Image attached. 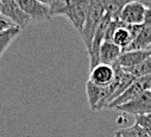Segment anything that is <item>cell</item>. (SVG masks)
Segmentation results:
<instances>
[{
	"label": "cell",
	"mask_w": 151,
	"mask_h": 137,
	"mask_svg": "<svg viewBox=\"0 0 151 137\" xmlns=\"http://www.w3.org/2000/svg\"><path fill=\"white\" fill-rule=\"evenodd\" d=\"M89 1L91 0H70L69 4H62L55 1L49 9L51 17L52 16L65 17L73 24L75 30L79 33H81L88 14Z\"/></svg>",
	"instance_id": "6da1fadb"
},
{
	"label": "cell",
	"mask_w": 151,
	"mask_h": 137,
	"mask_svg": "<svg viewBox=\"0 0 151 137\" xmlns=\"http://www.w3.org/2000/svg\"><path fill=\"white\" fill-rule=\"evenodd\" d=\"M105 13L106 12H105L104 5H102V0H91L88 14H87L86 22L83 24V29L80 33L87 51L91 49L92 41L95 35L96 27H98L99 23L101 22L102 17L105 16Z\"/></svg>",
	"instance_id": "7a4b0ae2"
},
{
	"label": "cell",
	"mask_w": 151,
	"mask_h": 137,
	"mask_svg": "<svg viewBox=\"0 0 151 137\" xmlns=\"http://www.w3.org/2000/svg\"><path fill=\"white\" fill-rule=\"evenodd\" d=\"M137 25H127L123 23L119 18L112 19L109 23V26L106 31V38L107 41H112L114 44H117L123 51L129 47L131 43L134 30Z\"/></svg>",
	"instance_id": "3957f363"
},
{
	"label": "cell",
	"mask_w": 151,
	"mask_h": 137,
	"mask_svg": "<svg viewBox=\"0 0 151 137\" xmlns=\"http://www.w3.org/2000/svg\"><path fill=\"white\" fill-rule=\"evenodd\" d=\"M151 87V75H146L143 78H137L118 98H116L111 104L107 106V109H116L123 104L133 100L143 92L150 89Z\"/></svg>",
	"instance_id": "277c9868"
},
{
	"label": "cell",
	"mask_w": 151,
	"mask_h": 137,
	"mask_svg": "<svg viewBox=\"0 0 151 137\" xmlns=\"http://www.w3.org/2000/svg\"><path fill=\"white\" fill-rule=\"evenodd\" d=\"M0 14L3 18L7 19L22 30L32 22L31 18L20 9V6L14 0H3L1 6H0Z\"/></svg>",
	"instance_id": "5b68a950"
},
{
	"label": "cell",
	"mask_w": 151,
	"mask_h": 137,
	"mask_svg": "<svg viewBox=\"0 0 151 137\" xmlns=\"http://www.w3.org/2000/svg\"><path fill=\"white\" fill-rule=\"evenodd\" d=\"M116 109L123 111L124 113H130L134 116L150 115L151 113V89L143 92L133 100L126 102V104H123Z\"/></svg>",
	"instance_id": "8992f818"
},
{
	"label": "cell",
	"mask_w": 151,
	"mask_h": 137,
	"mask_svg": "<svg viewBox=\"0 0 151 137\" xmlns=\"http://www.w3.org/2000/svg\"><path fill=\"white\" fill-rule=\"evenodd\" d=\"M14 1L31 18L32 22H44L51 18L49 6L41 4L38 0H14Z\"/></svg>",
	"instance_id": "52a82bcc"
},
{
	"label": "cell",
	"mask_w": 151,
	"mask_h": 137,
	"mask_svg": "<svg viewBox=\"0 0 151 137\" xmlns=\"http://www.w3.org/2000/svg\"><path fill=\"white\" fill-rule=\"evenodd\" d=\"M146 7L138 0L127 3L120 11L119 19L127 25H142L144 22Z\"/></svg>",
	"instance_id": "ba28073f"
},
{
	"label": "cell",
	"mask_w": 151,
	"mask_h": 137,
	"mask_svg": "<svg viewBox=\"0 0 151 137\" xmlns=\"http://www.w3.org/2000/svg\"><path fill=\"white\" fill-rule=\"evenodd\" d=\"M86 94L89 102V106L92 111H99L101 109H105L107 106V100H108V88L96 86L89 80L86 82Z\"/></svg>",
	"instance_id": "9c48e42d"
},
{
	"label": "cell",
	"mask_w": 151,
	"mask_h": 137,
	"mask_svg": "<svg viewBox=\"0 0 151 137\" xmlns=\"http://www.w3.org/2000/svg\"><path fill=\"white\" fill-rule=\"evenodd\" d=\"M114 75H116V71H114V67L113 66L99 63L94 68L89 69L88 80L96 86L106 87L113 81Z\"/></svg>",
	"instance_id": "30bf717a"
},
{
	"label": "cell",
	"mask_w": 151,
	"mask_h": 137,
	"mask_svg": "<svg viewBox=\"0 0 151 137\" xmlns=\"http://www.w3.org/2000/svg\"><path fill=\"white\" fill-rule=\"evenodd\" d=\"M149 56H151V48L142 49V50L123 51L116 63L118 66H120L123 69H127V68H131V67H134V66L142 63Z\"/></svg>",
	"instance_id": "8fae6325"
},
{
	"label": "cell",
	"mask_w": 151,
	"mask_h": 137,
	"mask_svg": "<svg viewBox=\"0 0 151 137\" xmlns=\"http://www.w3.org/2000/svg\"><path fill=\"white\" fill-rule=\"evenodd\" d=\"M150 47H151V29L142 24L136 26L133 38L124 51L142 50V49H147Z\"/></svg>",
	"instance_id": "7c38bea8"
},
{
	"label": "cell",
	"mask_w": 151,
	"mask_h": 137,
	"mask_svg": "<svg viewBox=\"0 0 151 137\" xmlns=\"http://www.w3.org/2000/svg\"><path fill=\"white\" fill-rule=\"evenodd\" d=\"M123 50L112 41L105 40L99 49V63L113 66L122 55Z\"/></svg>",
	"instance_id": "4fadbf2b"
},
{
	"label": "cell",
	"mask_w": 151,
	"mask_h": 137,
	"mask_svg": "<svg viewBox=\"0 0 151 137\" xmlns=\"http://www.w3.org/2000/svg\"><path fill=\"white\" fill-rule=\"evenodd\" d=\"M20 32H22V29L16 25L0 32V58L3 57V55L9 49V47L13 43V41L20 35Z\"/></svg>",
	"instance_id": "5bb4252c"
},
{
	"label": "cell",
	"mask_w": 151,
	"mask_h": 137,
	"mask_svg": "<svg viewBox=\"0 0 151 137\" xmlns=\"http://www.w3.org/2000/svg\"><path fill=\"white\" fill-rule=\"evenodd\" d=\"M130 1H133V0H102V5L105 12L109 14L112 19H117L119 18L123 7Z\"/></svg>",
	"instance_id": "9a60e30c"
},
{
	"label": "cell",
	"mask_w": 151,
	"mask_h": 137,
	"mask_svg": "<svg viewBox=\"0 0 151 137\" xmlns=\"http://www.w3.org/2000/svg\"><path fill=\"white\" fill-rule=\"evenodd\" d=\"M125 72L130 73L131 75H133L136 79L137 78H143L146 75H151V56H149L147 58H145L142 63L127 68V69H124Z\"/></svg>",
	"instance_id": "2e32d148"
},
{
	"label": "cell",
	"mask_w": 151,
	"mask_h": 137,
	"mask_svg": "<svg viewBox=\"0 0 151 137\" xmlns=\"http://www.w3.org/2000/svg\"><path fill=\"white\" fill-rule=\"evenodd\" d=\"M118 131L120 132L122 137H150L137 123H134L129 128H123Z\"/></svg>",
	"instance_id": "e0dca14e"
},
{
	"label": "cell",
	"mask_w": 151,
	"mask_h": 137,
	"mask_svg": "<svg viewBox=\"0 0 151 137\" xmlns=\"http://www.w3.org/2000/svg\"><path fill=\"white\" fill-rule=\"evenodd\" d=\"M136 123L151 137V113L136 116Z\"/></svg>",
	"instance_id": "ac0fdd59"
},
{
	"label": "cell",
	"mask_w": 151,
	"mask_h": 137,
	"mask_svg": "<svg viewBox=\"0 0 151 137\" xmlns=\"http://www.w3.org/2000/svg\"><path fill=\"white\" fill-rule=\"evenodd\" d=\"M143 25H145V26H147V27L151 29V7H146Z\"/></svg>",
	"instance_id": "d6986e66"
},
{
	"label": "cell",
	"mask_w": 151,
	"mask_h": 137,
	"mask_svg": "<svg viewBox=\"0 0 151 137\" xmlns=\"http://www.w3.org/2000/svg\"><path fill=\"white\" fill-rule=\"evenodd\" d=\"M11 26H13V24H12L11 22H9L7 19H5V18H3V17H0V32L5 31L6 29H9V27H11Z\"/></svg>",
	"instance_id": "ffe728a7"
},
{
	"label": "cell",
	"mask_w": 151,
	"mask_h": 137,
	"mask_svg": "<svg viewBox=\"0 0 151 137\" xmlns=\"http://www.w3.org/2000/svg\"><path fill=\"white\" fill-rule=\"evenodd\" d=\"M38 1L41 3V4H43V5H45V6H51L55 1H56V0H38Z\"/></svg>",
	"instance_id": "44dd1931"
},
{
	"label": "cell",
	"mask_w": 151,
	"mask_h": 137,
	"mask_svg": "<svg viewBox=\"0 0 151 137\" xmlns=\"http://www.w3.org/2000/svg\"><path fill=\"white\" fill-rule=\"evenodd\" d=\"M138 1H140L142 4H144V6H147L149 4H151V0H138Z\"/></svg>",
	"instance_id": "7402d4cb"
},
{
	"label": "cell",
	"mask_w": 151,
	"mask_h": 137,
	"mask_svg": "<svg viewBox=\"0 0 151 137\" xmlns=\"http://www.w3.org/2000/svg\"><path fill=\"white\" fill-rule=\"evenodd\" d=\"M56 1H58V3H62V4H69V1H70V0H56Z\"/></svg>",
	"instance_id": "603a6c76"
},
{
	"label": "cell",
	"mask_w": 151,
	"mask_h": 137,
	"mask_svg": "<svg viewBox=\"0 0 151 137\" xmlns=\"http://www.w3.org/2000/svg\"><path fill=\"white\" fill-rule=\"evenodd\" d=\"M114 137H122L120 132H119V131H116V133H114Z\"/></svg>",
	"instance_id": "cb8c5ba5"
},
{
	"label": "cell",
	"mask_w": 151,
	"mask_h": 137,
	"mask_svg": "<svg viewBox=\"0 0 151 137\" xmlns=\"http://www.w3.org/2000/svg\"><path fill=\"white\" fill-rule=\"evenodd\" d=\"M1 3H3V0H0V6H1Z\"/></svg>",
	"instance_id": "d4e9b609"
},
{
	"label": "cell",
	"mask_w": 151,
	"mask_h": 137,
	"mask_svg": "<svg viewBox=\"0 0 151 137\" xmlns=\"http://www.w3.org/2000/svg\"><path fill=\"white\" fill-rule=\"evenodd\" d=\"M150 48H151V47H150Z\"/></svg>",
	"instance_id": "484cf974"
}]
</instances>
